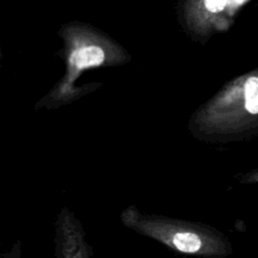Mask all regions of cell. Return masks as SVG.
I'll return each mask as SVG.
<instances>
[{
  "label": "cell",
  "mask_w": 258,
  "mask_h": 258,
  "mask_svg": "<svg viewBox=\"0 0 258 258\" xmlns=\"http://www.w3.org/2000/svg\"><path fill=\"white\" fill-rule=\"evenodd\" d=\"M245 108L250 114H258V78L251 77L245 84Z\"/></svg>",
  "instance_id": "cell-4"
},
{
  "label": "cell",
  "mask_w": 258,
  "mask_h": 258,
  "mask_svg": "<svg viewBox=\"0 0 258 258\" xmlns=\"http://www.w3.org/2000/svg\"><path fill=\"white\" fill-rule=\"evenodd\" d=\"M89 250L82 224L74 213L63 208L55 223L56 258H90Z\"/></svg>",
  "instance_id": "cell-2"
},
{
  "label": "cell",
  "mask_w": 258,
  "mask_h": 258,
  "mask_svg": "<svg viewBox=\"0 0 258 258\" xmlns=\"http://www.w3.org/2000/svg\"><path fill=\"white\" fill-rule=\"evenodd\" d=\"M243 1H245V0H237V2H240V3L243 2Z\"/></svg>",
  "instance_id": "cell-7"
},
{
  "label": "cell",
  "mask_w": 258,
  "mask_h": 258,
  "mask_svg": "<svg viewBox=\"0 0 258 258\" xmlns=\"http://www.w3.org/2000/svg\"><path fill=\"white\" fill-rule=\"evenodd\" d=\"M121 222L127 228L174 252L188 255H210L214 252L209 233L188 221L142 214L134 206H130L121 213Z\"/></svg>",
  "instance_id": "cell-1"
},
{
  "label": "cell",
  "mask_w": 258,
  "mask_h": 258,
  "mask_svg": "<svg viewBox=\"0 0 258 258\" xmlns=\"http://www.w3.org/2000/svg\"><path fill=\"white\" fill-rule=\"evenodd\" d=\"M104 60V52L99 46H86L73 52L71 61L78 69L98 66Z\"/></svg>",
  "instance_id": "cell-3"
},
{
  "label": "cell",
  "mask_w": 258,
  "mask_h": 258,
  "mask_svg": "<svg viewBox=\"0 0 258 258\" xmlns=\"http://www.w3.org/2000/svg\"><path fill=\"white\" fill-rule=\"evenodd\" d=\"M227 3V0H205L207 8L212 12L221 11Z\"/></svg>",
  "instance_id": "cell-5"
},
{
  "label": "cell",
  "mask_w": 258,
  "mask_h": 258,
  "mask_svg": "<svg viewBox=\"0 0 258 258\" xmlns=\"http://www.w3.org/2000/svg\"><path fill=\"white\" fill-rule=\"evenodd\" d=\"M1 258H21V250L19 243H15L11 250L7 253H4Z\"/></svg>",
  "instance_id": "cell-6"
}]
</instances>
